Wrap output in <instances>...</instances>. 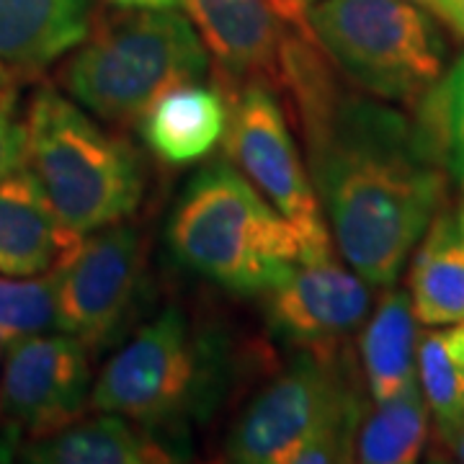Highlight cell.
<instances>
[{"mask_svg":"<svg viewBox=\"0 0 464 464\" xmlns=\"http://www.w3.org/2000/svg\"><path fill=\"white\" fill-rule=\"evenodd\" d=\"M431 14L464 39V0H433Z\"/></svg>","mask_w":464,"mask_h":464,"instance_id":"cell-24","label":"cell"},{"mask_svg":"<svg viewBox=\"0 0 464 464\" xmlns=\"http://www.w3.org/2000/svg\"><path fill=\"white\" fill-rule=\"evenodd\" d=\"M11 454L34 464H155L173 462L176 449L130 418L101 413L60 431L18 441Z\"/></svg>","mask_w":464,"mask_h":464,"instance_id":"cell-17","label":"cell"},{"mask_svg":"<svg viewBox=\"0 0 464 464\" xmlns=\"http://www.w3.org/2000/svg\"><path fill=\"white\" fill-rule=\"evenodd\" d=\"M26 158V124L21 114L16 85L0 88V181L24 168Z\"/></svg>","mask_w":464,"mask_h":464,"instance_id":"cell-23","label":"cell"},{"mask_svg":"<svg viewBox=\"0 0 464 464\" xmlns=\"http://www.w3.org/2000/svg\"><path fill=\"white\" fill-rule=\"evenodd\" d=\"M227 121L230 96L219 85L188 81L155 101L137 127L160 163L183 168L204 160L219 145Z\"/></svg>","mask_w":464,"mask_h":464,"instance_id":"cell-16","label":"cell"},{"mask_svg":"<svg viewBox=\"0 0 464 464\" xmlns=\"http://www.w3.org/2000/svg\"><path fill=\"white\" fill-rule=\"evenodd\" d=\"M413 109L415 121L464 191V54Z\"/></svg>","mask_w":464,"mask_h":464,"instance_id":"cell-20","label":"cell"},{"mask_svg":"<svg viewBox=\"0 0 464 464\" xmlns=\"http://www.w3.org/2000/svg\"><path fill=\"white\" fill-rule=\"evenodd\" d=\"M441 441L451 449V454H454L459 462H464V420L457 426V429H454V431L449 433V436H444Z\"/></svg>","mask_w":464,"mask_h":464,"instance_id":"cell-27","label":"cell"},{"mask_svg":"<svg viewBox=\"0 0 464 464\" xmlns=\"http://www.w3.org/2000/svg\"><path fill=\"white\" fill-rule=\"evenodd\" d=\"M232 369L227 335L168 304L103 364L88 408L183 436L222 405Z\"/></svg>","mask_w":464,"mask_h":464,"instance_id":"cell-2","label":"cell"},{"mask_svg":"<svg viewBox=\"0 0 464 464\" xmlns=\"http://www.w3.org/2000/svg\"><path fill=\"white\" fill-rule=\"evenodd\" d=\"M181 5L230 81H261L279 91L282 18L268 0H181Z\"/></svg>","mask_w":464,"mask_h":464,"instance_id":"cell-12","label":"cell"},{"mask_svg":"<svg viewBox=\"0 0 464 464\" xmlns=\"http://www.w3.org/2000/svg\"><path fill=\"white\" fill-rule=\"evenodd\" d=\"M3 346H5V343L0 341V362H3Z\"/></svg>","mask_w":464,"mask_h":464,"instance_id":"cell-30","label":"cell"},{"mask_svg":"<svg viewBox=\"0 0 464 464\" xmlns=\"http://www.w3.org/2000/svg\"><path fill=\"white\" fill-rule=\"evenodd\" d=\"M24 168L39 183L54 212L81 235L127 222L145 197L140 152L96 124L60 88L39 85L24 111Z\"/></svg>","mask_w":464,"mask_h":464,"instance_id":"cell-5","label":"cell"},{"mask_svg":"<svg viewBox=\"0 0 464 464\" xmlns=\"http://www.w3.org/2000/svg\"><path fill=\"white\" fill-rule=\"evenodd\" d=\"M279 88L335 248L369 286H392L449 197L441 155L413 116L341 83L304 18H282Z\"/></svg>","mask_w":464,"mask_h":464,"instance_id":"cell-1","label":"cell"},{"mask_svg":"<svg viewBox=\"0 0 464 464\" xmlns=\"http://www.w3.org/2000/svg\"><path fill=\"white\" fill-rule=\"evenodd\" d=\"M225 148L235 168L297 230L307 261L333 256V237L317 199L310 168L302 163L286 109L276 88L261 81L240 83L230 96Z\"/></svg>","mask_w":464,"mask_h":464,"instance_id":"cell-8","label":"cell"},{"mask_svg":"<svg viewBox=\"0 0 464 464\" xmlns=\"http://www.w3.org/2000/svg\"><path fill=\"white\" fill-rule=\"evenodd\" d=\"M8 83H14V78L8 75V70H5V67H0V88H5Z\"/></svg>","mask_w":464,"mask_h":464,"instance_id":"cell-28","label":"cell"},{"mask_svg":"<svg viewBox=\"0 0 464 464\" xmlns=\"http://www.w3.org/2000/svg\"><path fill=\"white\" fill-rule=\"evenodd\" d=\"M415 0H317L304 24L338 72L374 99L415 106L447 72L444 34Z\"/></svg>","mask_w":464,"mask_h":464,"instance_id":"cell-7","label":"cell"},{"mask_svg":"<svg viewBox=\"0 0 464 464\" xmlns=\"http://www.w3.org/2000/svg\"><path fill=\"white\" fill-rule=\"evenodd\" d=\"M418 320L408 289L384 286L359 341V364L372 402L400 395L418 382Z\"/></svg>","mask_w":464,"mask_h":464,"instance_id":"cell-18","label":"cell"},{"mask_svg":"<svg viewBox=\"0 0 464 464\" xmlns=\"http://www.w3.org/2000/svg\"><path fill=\"white\" fill-rule=\"evenodd\" d=\"M166 240L179 264L235 295H264L304 258L297 230L227 160L186 183Z\"/></svg>","mask_w":464,"mask_h":464,"instance_id":"cell-4","label":"cell"},{"mask_svg":"<svg viewBox=\"0 0 464 464\" xmlns=\"http://www.w3.org/2000/svg\"><path fill=\"white\" fill-rule=\"evenodd\" d=\"M415 3H418V5H423V8H429V11L433 8V0H415Z\"/></svg>","mask_w":464,"mask_h":464,"instance_id":"cell-29","label":"cell"},{"mask_svg":"<svg viewBox=\"0 0 464 464\" xmlns=\"http://www.w3.org/2000/svg\"><path fill=\"white\" fill-rule=\"evenodd\" d=\"M369 402L362 364L346 343L299 348L297 359L237 415L225 454L240 464L353 462Z\"/></svg>","mask_w":464,"mask_h":464,"instance_id":"cell-3","label":"cell"},{"mask_svg":"<svg viewBox=\"0 0 464 464\" xmlns=\"http://www.w3.org/2000/svg\"><path fill=\"white\" fill-rule=\"evenodd\" d=\"M85 235L67 227L26 168L0 181V274L44 276L72 258Z\"/></svg>","mask_w":464,"mask_h":464,"instance_id":"cell-13","label":"cell"},{"mask_svg":"<svg viewBox=\"0 0 464 464\" xmlns=\"http://www.w3.org/2000/svg\"><path fill=\"white\" fill-rule=\"evenodd\" d=\"M418 384L436 433L444 439L464 420V362L449 351L439 331L418 335Z\"/></svg>","mask_w":464,"mask_h":464,"instance_id":"cell-21","label":"cell"},{"mask_svg":"<svg viewBox=\"0 0 464 464\" xmlns=\"http://www.w3.org/2000/svg\"><path fill=\"white\" fill-rule=\"evenodd\" d=\"M57 271L44 276H0V341L8 346L57 328Z\"/></svg>","mask_w":464,"mask_h":464,"instance_id":"cell-22","label":"cell"},{"mask_svg":"<svg viewBox=\"0 0 464 464\" xmlns=\"http://www.w3.org/2000/svg\"><path fill=\"white\" fill-rule=\"evenodd\" d=\"M91 0H0V67L32 81L91 32Z\"/></svg>","mask_w":464,"mask_h":464,"instance_id":"cell-14","label":"cell"},{"mask_svg":"<svg viewBox=\"0 0 464 464\" xmlns=\"http://www.w3.org/2000/svg\"><path fill=\"white\" fill-rule=\"evenodd\" d=\"M264 297L268 328L299 348L343 346L372 313L369 284L335 253L297 264Z\"/></svg>","mask_w":464,"mask_h":464,"instance_id":"cell-11","label":"cell"},{"mask_svg":"<svg viewBox=\"0 0 464 464\" xmlns=\"http://www.w3.org/2000/svg\"><path fill=\"white\" fill-rule=\"evenodd\" d=\"M91 351L70 333H39L8 343L0 369V451L75 423L91 402Z\"/></svg>","mask_w":464,"mask_h":464,"instance_id":"cell-10","label":"cell"},{"mask_svg":"<svg viewBox=\"0 0 464 464\" xmlns=\"http://www.w3.org/2000/svg\"><path fill=\"white\" fill-rule=\"evenodd\" d=\"M114 8H124V11H160V8H176L181 5V0H106Z\"/></svg>","mask_w":464,"mask_h":464,"instance_id":"cell-25","label":"cell"},{"mask_svg":"<svg viewBox=\"0 0 464 464\" xmlns=\"http://www.w3.org/2000/svg\"><path fill=\"white\" fill-rule=\"evenodd\" d=\"M148 279V243L134 225L119 222L85 235L57 268V331L70 333L91 353L124 338Z\"/></svg>","mask_w":464,"mask_h":464,"instance_id":"cell-9","label":"cell"},{"mask_svg":"<svg viewBox=\"0 0 464 464\" xmlns=\"http://www.w3.org/2000/svg\"><path fill=\"white\" fill-rule=\"evenodd\" d=\"M279 18H304V11L317 0H268Z\"/></svg>","mask_w":464,"mask_h":464,"instance_id":"cell-26","label":"cell"},{"mask_svg":"<svg viewBox=\"0 0 464 464\" xmlns=\"http://www.w3.org/2000/svg\"><path fill=\"white\" fill-rule=\"evenodd\" d=\"M209 50L176 8L124 11L91 24L60 72L63 91L109 127H132L176 85L199 81Z\"/></svg>","mask_w":464,"mask_h":464,"instance_id":"cell-6","label":"cell"},{"mask_svg":"<svg viewBox=\"0 0 464 464\" xmlns=\"http://www.w3.org/2000/svg\"><path fill=\"white\" fill-rule=\"evenodd\" d=\"M431 411L415 382L384 402H369L359 431L353 459L364 464H413L429 441Z\"/></svg>","mask_w":464,"mask_h":464,"instance_id":"cell-19","label":"cell"},{"mask_svg":"<svg viewBox=\"0 0 464 464\" xmlns=\"http://www.w3.org/2000/svg\"><path fill=\"white\" fill-rule=\"evenodd\" d=\"M415 320L444 328L464 320V191L439 207L408 266Z\"/></svg>","mask_w":464,"mask_h":464,"instance_id":"cell-15","label":"cell"}]
</instances>
